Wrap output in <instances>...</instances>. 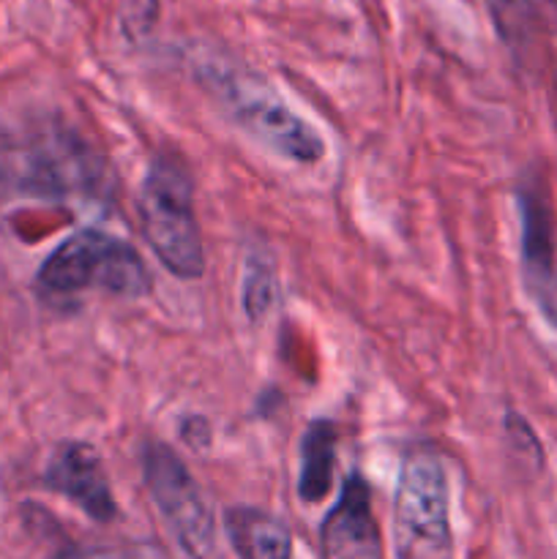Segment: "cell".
<instances>
[{"label":"cell","mask_w":557,"mask_h":559,"mask_svg":"<svg viewBox=\"0 0 557 559\" xmlns=\"http://www.w3.org/2000/svg\"><path fill=\"white\" fill-rule=\"evenodd\" d=\"M535 0H491V5L497 9V14H519V11H528Z\"/></svg>","instance_id":"14"},{"label":"cell","mask_w":557,"mask_h":559,"mask_svg":"<svg viewBox=\"0 0 557 559\" xmlns=\"http://www.w3.org/2000/svg\"><path fill=\"white\" fill-rule=\"evenodd\" d=\"M142 475L178 549L191 559L211 555L216 540L213 511L178 453L162 442H147L142 448Z\"/></svg>","instance_id":"5"},{"label":"cell","mask_w":557,"mask_h":559,"mask_svg":"<svg viewBox=\"0 0 557 559\" xmlns=\"http://www.w3.org/2000/svg\"><path fill=\"white\" fill-rule=\"evenodd\" d=\"M137 211L147 246L173 276L194 282L205 273V249L194 213V191H191L189 173L178 158H153L140 186Z\"/></svg>","instance_id":"1"},{"label":"cell","mask_w":557,"mask_h":559,"mask_svg":"<svg viewBox=\"0 0 557 559\" xmlns=\"http://www.w3.org/2000/svg\"><path fill=\"white\" fill-rule=\"evenodd\" d=\"M224 533L238 559H293L289 527L260 508H229L224 513Z\"/></svg>","instance_id":"9"},{"label":"cell","mask_w":557,"mask_h":559,"mask_svg":"<svg viewBox=\"0 0 557 559\" xmlns=\"http://www.w3.org/2000/svg\"><path fill=\"white\" fill-rule=\"evenodd\" d=\"M322 559H386L371 491L360 475H349L336 506L320 527Z\"/></svg>","instance_id":"7"},{"label":"cell","mask_w":557,"mask_h":559,"mask_svg":"<svg viewBox=\"0 0 557 559\" xmlns=\"http://www.w3.org/2000/svg\"><path fill=\"white\" fill-rule=\"evenodd\" d=\"M339 431L331 420H315L300 440V500L315 506L325 500L333 486V464H336Z\"/></svg>","instance_id":"10"},{"label":"cell","mask_w":557,"mask_h":559,"mask_svg":"<svg viewBox=\"0 0 557 559\" xmlns=\"http://www.w3.org/2000/svg\"><path fill=\"white\" fill-rule=\"evenodd\" d=\"M123 31L129 36H145L156 25L158 0H123Z\"/></svg>","instance_id":"13"},{"label":"cell","mask_w":557,"mask_h":559,"mask_svg":"<svg viewBox=\"0 0 557 559\" xmlns=\"http://www.w3.org/2000/svg\"><path fill=\"white\" fill-rule=\"evenodd\" d=\"M205 82L229 118L273 153L298 164H317L325 156L322 136L304 118H298L265 82L238 71L233 74L216 69L205 76Z\"/></svg>","instance_id":"4"},{"label":"cell","mask_w":557,"mask_h":559,"mask_svg":"<svg viewBox=\"0 0 557 559\" xmlns=\"http://www.w3.org/2000/svg\"><path fill=\"white\" fill-rule=\"evenodd\" d=\"M276 300V273L265 257H249L244 271V309L251 322H260Z\"/></svg>","instance_id":"11"},{"label":"cell","mask_w":557,"mask_h":559,"mask_svg":"<svg viewBox=\"0 0 557 559\" xmlns=\"http://www.w3.org/2000/svg\"><path fill=\"white\" fill-rule=\"evenodd\" d=\"M49 559H191L173 555L164 546L151 540H137V544H104V546H66L55 551Z\"/></svg>","instance_id":"12"},{"label":"cell","mask_w":557,"mask_h":559,"mask_svg":"<svg viewBox=\"0 0 557 559\" xmlns=\"http://www.w3.org/2000/svg\"><path fill=\"white\" fill-rule=\"evenodd\" d=\"M36 282L49 298H74L91 289L142 298L151 289V276L134 246L98 229H82L66 238L38 267Z\"/></svg>","instance_id":"2"},{"label":"cell","mask_w":557,"mask_h":559,"mask_svg":"<svg viewBox=\"0 0 557 559\" xmlns=\"http://www.w3.org/2000/svg\"><path fill=\"white\" fill-rule=\"evenodd\" d=\"M42 480L49 491L74 502L93 522L104 524L118 516L102 456L87 442H63L44 467Z\"/></svg>","instance_id":"8"},{"label":"cell","mask_w":557,"mask_h":559,"mask_svg":"<svg viewBox=\"0 0 557 559\" xmlns=\"http://www.w3.org/2000/svg\"><path fill=\"white\" fill-rule=\"evenodd\" d=\"M517 205L522 224L524 284L546 322L557 328V243L549 197L538 180H528L519 189Z\"/></svg>","instance_id":"6"},{"label":"cell","mask_w":557,"mask_h":559,"mask_svg":"<svg viewBox=\"0 0 557 559\" xmlns=\"http://www.w3.org/2000/svg\"><path fill=\"white\" fill-rule=\"evenodd\" d=\"M393 555L453 559L448 478L431 448H413L402 459L393 495Z\"/></svg>","instance_id":"3"}]
</instances>
